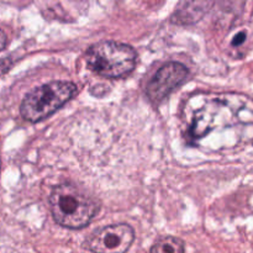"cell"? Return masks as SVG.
<instances>
[{"label":"cell","instance_id":"cell-6","mask_svg":"<svg viewBox=\"0 0 253 253\" xmlns=\"http://www.w3.org/2000/svg\"><path fill=\"white\" fill-rule=\"evenodd\" d=\"M188 74L189 71L187 67L179 62H169L162 66L147 84L146 93L148 99L153 104H160L180 84L184 83Z\"/></svg>","mask_w":253,"mask_h":253},{"label":"cell","instance_id":"cell-4","mask_svg":"<svg viewBox=\"0 0 253 253\" xmlns=\"http://www.w3.org/2000/svg\"><path fill=\"white\" fill-rule=\"evenodd\" d=\"M137 53L131 46L121 42L103 41L93 44L85 53L88 68L109 79L123 78L135 69Z\"/></svg>","mask_w":253,"mask_h":253},{"label":"cell","instance_id":"cell-2","mask_svg":"<svg viewBox=\"0 0 253 253\" xmlns=\"http://www.w3.org/2000/svg\"><path fill=\"white\" fill-rule=\"evenodd\" d=\"M48 203L54 221L71 230L88 226L100 208L91 195L71 183L57 185L49 195Z\"/></svg>","mask_w":253,"mask_h":253},{"label":"cell","instance_id":"cell-1","mask_svg":"<svg viewBox=\"0 0 253 253\" xmlns=\"http://www.w3.org/2000/svg\"><path fill=\"white\" fill-rule=\"evenodd\" d=\"M184 136L210 152L253 143V99L244 94H194L183 110Z\"/></svg>","mask_w":253,"mask_h":253},{"label":"cell","instance_id":"cell-7","mask_svg":"<svg viewBox=\"0 0 253 253\" xmlns=\"http://www.w3.org/2000/svg\"><path fill=\"white\" fill-rule=\"evenodd\" d=\"M215 0H183L182 5L179 6L178 11L175 12L177 21L183 24H192L198 21L205 10L208 11Z\"/></svg>","mask_w":253,"mask_h":253},{"label":"cell","instance_id":"cell-5","mask_svg":"<svg viewBox=\"0 0 253 253\" xmlns=\"http://www.w3.org/2000/svg\"><path fill=\"white\" fill-rule=\"evenodd\" d=\"M135 240V231L127 224H115L93 232L85 241V247L91 252H126Z\"/></svg>","mask_w":253,"mask_h":253},{"label":"cell","instance_id":"cell-3","mask_svg":"<svg viewBox=\"0 0 253 253\" xmlns=\"http://www.w3.org/2000/svg\"><path fill=\"white\" fill-rule=\"evenodd\" d=\"M77 93L78 86L73 82H49L26 94L20 106V114L29 123H39L56 113Z\"/></svg>","mask_w":253,"mask_h":253},{"label":"cell","instance_id":"cell-8","mask_svg":"<svg viewBox=\"0 0 253 253\" xmlns=\"http://www.w3.org/2000/svg\"><path fill=\"white\" fill-rule=\"evenodd\" d=\"M184 251L185 247L182 240L173 236L161 237V239L157 240V241L155 242V245L151 247V252L157 253H179Z\"/></svg>","mask_w":253,"mask_h":253},{"label":"cell","instance_id":"cell-9","mask_svg":"<svg viewBox=\"0 0 253 253\" xmlns=\"http://www.w3.org/2000/svg\"><path fill=\"white\" fill-rule=\"evenodd\" d=\"M6 44H7L6 35H5V32L0 29V51H2V49L5 48V47H6Z\"/></svg>","mask_w":253,"mask_h":253}]
</instances>
